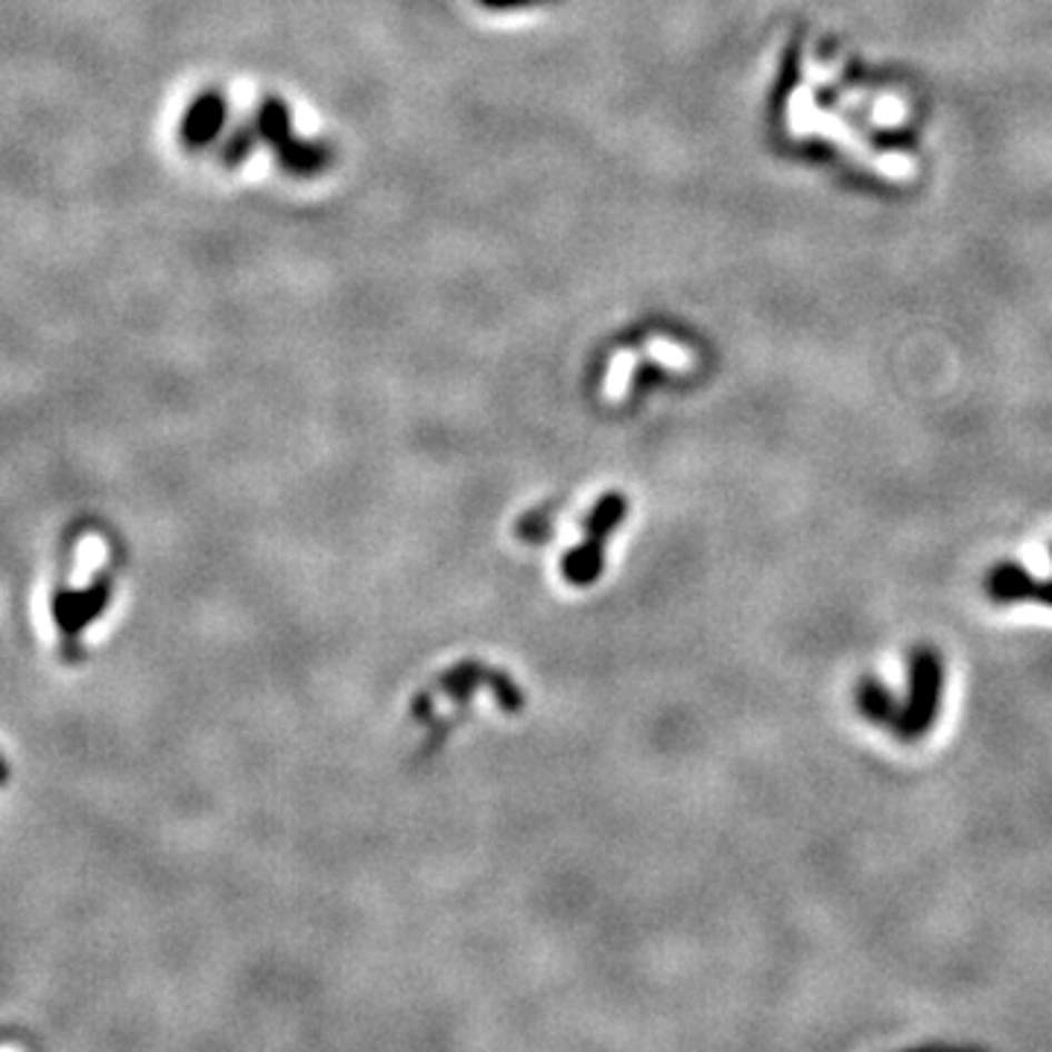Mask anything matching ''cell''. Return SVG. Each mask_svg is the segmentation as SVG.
I'll list each match as a JSON object with an SVG mask.
<instances>
[{
	"label": "cell",
	"mask_w": 1052,
	"mask_h": 1052,
	"mask_svg": "<svg viewBox=\"0 0 1052 1052\" xmlns=\"http://www.w3.org/2000/svg\"><path fill=\"white\" fill-rule=\"evenodd\" d=\"M944 669L942 658L933 649H919L910 661V702L903 707L897 734L903 740H921L933 728L942 707Z\"/></svg>",
	"instance_id": "obj_1"
},
{
	"label": "cell",
	"mask_w": 1052,
	"mask_h": 1052,
	"mask_svg": "<svg viewBox=\"0 0 1052 1052\" xmlns=\"http://www.w3.org/2000/svg\"><path fill=\"white\" fill-rule=\"evenodd\" d=\"M7 781H9V763H7V757L0 754V784H7Z\"/></svg>",
	"instance_id": "obj_13"
},
{
	"label": "cell",
	"mask_w": 1052,
	"mask_h": 1052,
	"mask_svg": "<svg viewBox=\"0 0 1052 1052\" xmlns=\"http://www.w3.org/2000/svg\"><path fill=\"white\" fill-rule=\"evenodd\" d=\"M869 118H872V123L877 126V129H897V126H903L906 118H910V102L886 91V95L874 97L872 115H869Z\"/></svg>",
	"instance_id": "obj_8"
},
{
	"label": "cell",
	"mask_w": 1052,
	"mask_h": 1052,
	"mask_svg": "<svg viewBox=\"0 0 1052 1052\" xmlns=\"http://www.w3.org/2000/svg\"><path fill=\"white\" fill-rule=\"evenodd\" d=\"M836 68H840V64H816L810 56H804V77H807L810 86H827V82H833V79H836Z\"/></svg>",
	"instance_id": "obj_10"
},
{
	"label": "cell",
	"mask_w": 1052,
	"mask_h": 1052,
	"mask_svg": "<svg viewBox=\"0 0 1052 1052\" xmlns=\"http://www.w3.org/2000/svg\"><path fill=\"white\" fill-rule=\"evenodd\" d=\"M1038 599L1046 605H1052V582H1041V588H1038Z\"/></svg>",
	"instance_id": "obj_11"
},
{
	"label": "cell",
	"mask_w": 1052,
	"mask_h": 1052,
	"mask_svg": "<svg viewBox=\"0 0 1052 1052\" xmlns=\"http://www.w3.org/2000/svg\"><path fill=\"white\" fill-rule=\"evenodd\" d=\"M856 702H860V711H863L869 719H874V723L892 725V728H897V723H901L903 711L895 705L892 693L880 682H874V678H865V682L860 684Z\"/></svg>",
	"instance_id": "obj_6"
},
{
	"label": "cell",
	"mask_w": 1052,
	"mask_h": 1052,
	"mask_svg": "<svg viewBox=\"0 0 1052 1052\" xmlns=\"http://www.w3.org/2000/svg\"><path fill=\"white\" fill-rule=\"evenodd\" d=\"M623 512H626V503L623 497L612 495L605 497L599 503V509L594 512V518H590V542H585V547L567 556L565 574L570 576L574 582H590L594 576L599 574V565H603V542L605 535L612 533L614 526L621 524Z\"/></svg>",
	"instance_id": "obj_3"
},
{
	"label": "cell",
	"mask_w": 1052,
	"mask_h": 1052,
	"mask_svg": "<svg viewBox=\"0 0 1052 1052\" xmlns=\"http://www.w3.org/2000/svg\"><path fill=\"white\" fill-rule=\"evenodd\" d=\"M488 7H520V3H533V0H483Z\"/></svg>",
	"instance_id": "obj_12"
},
{
	"label": "cell",
	"mask_w": 1052,
	"mask_h": 1052,
	"mask_svg": "<svg viewBox=\"0 0 1052 1052\" xmlns=\"http://www.w3.org/2000/svg\"><path fill=\"white\" fill-rule=\"evenodd\" d=\"M872 167L880 176H886V179H892V181H906L919 173L915 158L903 156V152H883V156H874Z\"/></svg>",
	"instance_id": "obj_9"
},
{
	"label": "cell",
	"mask_w": 1052,
	"mask_h": 1052,
	"mask_svg": "<svg viewBox=\"0 0 1052 1052\" xmlns=\"http://www.w3.org/2000/svg\"><path fill=\"white\" fill-rule=\"evenodd\" d=\"M111 597V579L97 576L86 590H59L53 597V621L64 635H79L88 623H95Z\"/></svg>",
	"instance_id": "obj_2"
},
{
	"label": "cell",
	"mask_w": 1052,
	"mask_h": 1052,
	"mask_svg": "<svg viewBox=\"0 0 1052 1052\" xmlns=\"http://www.w3.org/2000/svg\"><path fill=\"white\" fill-rule=\"evenodd\" d=\"M260 132L267 135L269 141L276 143L278 150H281L284 161L292 170H299V173H310L316 167H322L325 150L319 147H299V143H290L287 138V118H284V109L278 102H267L264 106V115H260Z\"/></svg>",
	"instance_id": "obj_4"
},
{
	"label": "cell",
	"mask_w": 1052,
	"mask_h": 1052,
	"mask_svg": "<svg viewBox=\"0 0 1052 1052\" xmlns=\"http://www.w3.org/2000/svg\"><path fill=\"white\" fill-rule=\"evenodd\" d=\"M1038 588H1041V582H1035V576L1023 570L1021 565H998L991 570L989 579V590L991 597L1000 599V603H1018V599H1038Z\"/></svg>",
	"instance_id": "obj_5"
},
{
	"label": "cell",
	"mask_w": 1052,
	"mask_h": 1052,
	"mask_svg": "<svg viewBox=\"0 0 1052 1052\" xmlns=\"http://www.w3.org/2000/svg\"><path fill=\"white\" fill-rule=\"evenodd\" d=\"M222 123V102L220 97H202V100L193 106L190 111L188 123H185V138H188L193 147L205 143L211 138Z\"/></svg>",
	"instance_id": "obj_7"
}]
</instances>
